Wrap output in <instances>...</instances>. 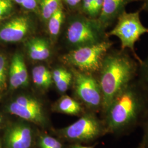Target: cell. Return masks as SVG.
<instances>
[{
    "instance_id": "obj_1",
    "label": "cell",
    "mask_w": 148,
    "mask_h": 148,
    "mask_svg": "<svg viewBox=\"0 0 148 148\" xmlns=\"http://www.w3.org/2000/svg\"><path fill=\"white\" fill-rule=\"evenodd\" d=\"M106 133L116 137L142 126L148 116V90L137 78L114 98L104 112Z\"/></svg>"
},
{
    "instance_id": "obj_2",
    "label": "cell",
    "mask_w": 148,
    "mask_h": 148,
    "mask_svg": "<svg viewBox=\"0 0 148 148\" xmlns=\"http://www.w3.org/2000/svg\"><path fill=\"white\" fill-rule=\"evenodd\" d=\"M139 62L126 49L111 48L103 59L98 79L104 113L114 98L137 77Z\"/></svg>"
},
{
    "instance_id": "obj_3",
    "label": "cell",
    "mask_w": 148,
    "mask_h": 148,
    "mask_svg": "<svg viewBox=\"0 0 148 148\" xmlns=\"http://www.w3.org/2000/svg\"><path fill=\"white\" fill-rule=\"evenodd\" d=\"M114 42L106 39L99 42L75 48L63 57L65 63L79 71L95 75L101 69L106 53Z\"/></svg>"
},
{
    "instance_id": "obj_4",
    "label": "cell",
    "mask_w": 148,
    "mask_h": 148,
    "mask_svg": "<svg viewBox=\"0 0 148 148\" xmlns=\"http://www.w3.org/2000/svg\"><path fill=\"white\" fill-rule=\"evenodd\" d=\"M148 34V27L142 23L140 11L127 12L125 11L119 16L111 30L107 32L109 37H117L121 43V48L130 51L139 63L142 59L136 52L135 45L143 35Z\"/></svg>"
},
{
    "instance_id": "obj_5",
    "label": "cell",
    "mask_w": 148,
    "mask_h": 148,
    "mask_svg": "<svg viewBox=\"0 0 148 148\" xmlns=\"http://www.w3.org/2000/svg\"><path fill=\"white\" fill-rule=\"evenodd\" d=\"M106 30L97 19L86 16H76L69 23L66 37L75 49L109 38Z\"/></svg>"
},
{
    "instance_id": "obj_6",
    "label": "cell",
    "mask_w": 148,
    "mask_h": 148,
    "mask_svg": "<svg viewBox=\"0 0 148 148\" xmlns=\"http://www.w3.org/2000/svg\"><path fill=\"white\" fill-rule=\"evenodd\" d=\"M76 95L91 111L102 110L103 96L98 79L95 75L72 68Z\"/></svg>"
},
{
    "instance_id": "obj_7",
    "label": "cell",
    "mask_w": 148,
    "mask_h": 148,
    "mask_svg": "<svg viewBox=\"0 0 148 148\" xmlns=\"http://www.w3.org/2000/svg\"><path fill=\"white\" fill-rule=\"evenodd\" d=\"M62 133L65 137L79 142H92L107 133L104 122L92 111L83 114L78 120L64 128Z\"/></svg>"
},
{
    "instance_id": "obj_8",
    "label": "cell",
    "mask_w": 148,
    "mask_h": 148,
    "mask_svg": "<svg viewBox=\"0 0 148 148\" xmlns=\"http://www.w3.org/2000/svg\"><path fill=\"white\" fill-rule=\"evenodd\" d=\"M8 111L14 115L36 125H43L46 117L41 104L28 95H20L8 106Z\"/></svg>"
},
{
    "instance_id": "obj_9",
    "label": "cell",
    "mask_w": 148,
    "mask_h": 148,
    "mask_svg": "<svg viewBox=\"0 0 148 148\" xmlns=\"http://www.w3.org/2000/svg\"><path fill=\"white\" fill-rule=\"evenodd\" d=\"M34 30V24L29 16H17L0 25V42H21L30 35Z\"/></svg>"
},
{
    "instance_id": "obj_10",
    "label": "cell",
    "mask_w": 148,
    "mask_h": 148,
    "mask_svg": "<svg viewBox=\"0 0 148 148\" xmlns=\"http://www.w3.org/2000/svg\"><path fill=\"white\" fill-rule=\"evenodd\" d=\"M32 134L30 127L25 123H16L6 131L5 138L7 148H30Z\"/></svg>"
},
{
    "instance_id": "obj_11",
    "label": "cell",
    "mask_w": 148,
    "mask_h": 148,
    "mask_svg": "<svg viewBox=\"0 0 148 148\" xmlns=\"http://www.w3.org/2000/svg\"><path fill=\"white\" fill-rule=\"evenodd\" d=\"M134 0H103L98 21L106 29L114 25L118 17L125 11L126 5Z\"/></svg>"
},
{
    "instance_id": "obj_12",
    "label": "cell",
    "mask_w": 148,
    "mask_h": 148,
    "mask_svg": "<svg viewBox=\"0 0 148 148\" xmlns=\"http://www.w3.org/2000/svg\"><path fill=\"white\" fill-rule=\"evenodd\" d=\"M10 87L16 90L25 87L29 83V76L24 58L21 53H16L12 59L9 71Z\"/></svg>"
},
{
    "instance_id": "obj_13",
    "label": "cell",
    "mask_w": 148,
    "mask_h": 148,
    "mask_svg": "<svg viewBox=\"0 0 148 148\" xmlns=\"http://www.w3.org/2000/svg\"><path fill=\"white\" fill-rule=\"evenodd\" d=\"M27 53L33 60L43 61L47 59L51 54L49 44L46 40L34 37L27 40L25 45Z\"/></svg>"
},
{
    "instance_id": "obj_14",
    "label": "cell",
    "mask_w": 148,
    "mask_h": 148,
    "mask_svg": "<svg viewBox=\"0 0 148 148\" xmlns=\"http://www.w3.org/2000/svg\"><path fill=\"white\" fill-rule=\"evenodd\" d=\"M32 77L35 85L44 90L49 88L53 82L52 74L46 66L43 65L34 68L32 70Z\"/></svg>"
},
{
    "instance_id": "obj_15",
    "label": "cell",
    "mask_w": 148,
    "mask_h": 148,
    "mask_svg": "<svg viewBox=\"0 0 148 148\" xmlns=\"http://www.w3.org/2000/svg\"><path fill=\"white\" fill-rule=\"evenodd\" d=\"M53 82L60 92L64 93L68 90L73 80V74L63 68L55 69L52 73Z\"/></svg>"
},
{
    "instance_id": "obj_16",
    "label": "cell",
    "mask_w": 148,
    "mask_h": 148,
    "mask_svg": "<svg viewBox=\"0 0 148 148\" xmlns=\"http://www.w3.org/2000/svg\"><path fill=\"white\" fill-rule=\"evenodd\" d=\"M56 107L60 112L71 115H79L83 111L79 102L66 95L63 96L59 100Z\"/></svg>"
},
{
    "instance_id": "obj_17",
    "label": "cell",
    "mask_w": 148,
    "mask_h": 148,
    "mask_svg": "<svg viewBox=\"0 0 148 148\" xmlns=\"http://www.w3.org/2000/svg\"><path fill=\"white\" fill-rule=\"evenodd\" d=\"M61 7V0H40L39 9L43 20L48 21L51 16Z\"/></svg>"
},
{
    "instance_id": "obj_18",
    "label": "cell",
    "mask_w": 148,
    "mask_h": 148,
    "mask_svg": "<svg viewBox=\"0 0 148 148\" xmlns=\"http://www.w3.org/2000/svg\"><path fill=\"white\" fill-rule=\"evenodd\" d=\"M64 17V14L61 7L48 21V30L51 37L56 38L58 35L63 22Z\"/></svg>"
},
{
    "instance_id": "obj_19",
    "label": "cell",
    "mask_w": 148,
    "mask_h": 148,
    "mask_svg": "<svg viewBox=\"0 0 148 148\" xmlns=\"http://www.w3.org/2000/svg\"><path fill=\"white\" fill-rule=\"evenodd\" d=\"M13 11V0H0V22L8 19Z\"/></svg>"
},
{
    "instance_id": "obj_20",
    "label": "cell",
    "mask_w": 148,
    "mask_h": 148,
    "mask_svg": "<svg viewBox=\"0 0 148 148\" xmlns=\"http://www.w3.org/2000/svg\"><path fill=\"white\" fill-rule=\"evenodd\" d=\"M137 78L148 90V57L139 63Z\"/></svg>"
},
{
    "instance_id": "obj_21",
    "label": "cell",
    "mask_w": 148,
    "mask_h": 148,
    "mask_svg": "<svg viewBox=\"0 0 148 148\" xmlns=\"http://www.w3.org/2000/svg\"><path fill=\"white\" fill-rule=\"evenodd\" d=\"M7 59L0 53V92L5 90L7 86Z\"/></svg>"
},
{
    "instance_id": "obj_22",
    "label": "cell",
    "mask_w": 148,
    "mask_h": 148,
    "mask_svg": "<svg viewBox=\"0 0 148 148\" xmlns=\"http://www.w3.org/2000/svg\"><path fill=\"white\" fill-rule=\"evenodd\" d=\"M38 145L40 148H62V144L59 141L47 135L40 137Z\"/></svg>"
},
{
    "instance_id": "obj_23",
    "label": "cell",
    "mask_w": 148,
    "mask_h": 148,
    "mask_svg": "<svg viewBox=\"0 0 148 148\" xmlns=\"http://www.w3.org/2000/svg\"><path fill=\"white\" fill-rule=\"evenodd\" d=\"M143 136L140 142L136 148H148V116L142 125Z\"/></svg>"
},
{
    "instance_id": "obj_24",
    "label": "cell",
    "mask_w": 148,
    "mask_h": 148,
    "mask_svg": "<svg viewBox=\"0 0 148 148\" xmlns=\"http://www.w3.org/2000/svg\"><path fill=\"white\" fill-rule=\"evenodd\" d=\"M40 0H23L21 5L24 9L32 12H37L39 10Z\"/></svg>"
},
{
    "instance_id": "obj_25",
    "label": "cell",
    "mask_w": 148,
    "mask_h": 148,
    "mask_svg": "<svg viewBox=\"0 0 148 148\" xmlns=\"http://www.w3.org/2000/svg\"><path fill=\"white\" fill-rule=\"evenodd\" d=\"M93 9L92 0H82V10L86 16L92 18Z\"/></svg>"
},
{
    "instance_id": "obj_26",
    "label": "cell",
    "mask_w": 148,
    "mask_h": 148,
    "mask_svg": "<svg viewBox=\"0 0 148 148\" xmlns=\"http://www.w3.org/2000/svg\"><path fill=\"white\" fill-rule=\"evenodd\" d=\"M66 4L71 7H76L80 3L82 0H64Z\"/></svg>"
},
{
    "instance_id": "obj_27",
    "label": "cell",
    "mask_w": 148,
    "mask_h": 148,
    "mask_svg": "<svg viewBox=\"0 0 148 148\" xmlns=\"http://www.w3.org/2000/svg\"><path fill=\"white\" fill-rule=\"evenodd\" d=\"M72 148H93L92 147H87V146H82V145H75Z\"/></svg>"
},
{
    "instance_id": "obj_28",
    "label": "cell",
    "mask_w": 148,
    "mask_h": 148,
    "mask_svg": "<svg viewBox=\"0 0 148 148\" xmlns=\"http://www.w3.org/2000/svg\"><path fill=\"white\" fill-rule=\"evenodd\" d=\"M144 8L148 12V0H145L144 5Z\"/></svg>"
},
{
    "instance_id": "obj_29",
    "label": "cell",
    "mask_w": 148,
    "mask_h": 148,
    "mask_svg": "<svg viewBox=\"0 0 148 148\" xmlns=\"http://www.w3.org/2000/svg\"><path fill=\"white\" fill-rule=\"evenodd\" d=\"M13 1L14 2H16L17 4L20 5H21V3L23 2V0H13Z\"/></svg>"
},
{
    "instance_id": "obj_30",
    "label": "cell",
    "mask_w": 148,
    "mask_h": 148,
    "mask_svg": "<svg viewBox=\"0 0 148 148\" xmlns=\"http://www.w3.org/2000/svg\"><path fill=\"white\" fill-rule=\"evenodd\" d=\"M2 120H3V117L0 115V125L2 123Z\"/></svg>"
},
{
    "instance_id": "obj_31",
    "label": "cell",
    "mask_w": 148,
    "mask_h": 148,
    "mask_svg": "<svg viewBox=\"0 0 148 148\" xmlns=\"http://www.w3.org/2000/svg\"><path fill=\"white\" fill-rule=\"evenodd\" d=\"M0 148H1V145H0Z\"/></svg>"
}]
</instances>
